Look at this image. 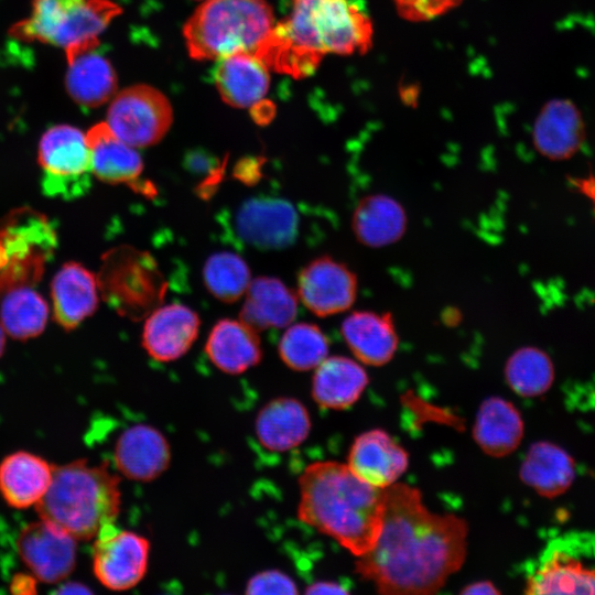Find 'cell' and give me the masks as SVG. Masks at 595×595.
<instances>
[{"label":"cell","instance_id":"obj_13","mask_svg":"<svg viewBox=\"0 0 595 595\" xmlns=\"http://www.w3.org/2000/svg\"><path fill=\"white\" fill-rule=\"evenodd\" d=\"M358 293L355 272L329 256L310 261L299 273L298 296L313 314L326 317L347 311Z\"/></svg>","mask_w":595,"mask_h":595},{"label":"cell","instance_id":"obj_29","mask_svg":"<svg viewBox=\"0 0 595 595\" xmlns=\"http://www.w3.org/2000/svg\"><path fill=\"white\" fill-rule=\"evenodd\" d=\"M91 155V172L100 181L110 184H134L143 170L138 151L120 140L107 122L91 127L86 133Z\"/></svg>","mask_w":595,"mask_h":595},{"label":"cell","instance_id":"obj_22","mask_svg":"<svg viewBox=\"0 0 595 595\" xmlns=\"http://www.w3.org/2000/svg\"><path fill=\"white\" fill-rule=\"evenodd\" d=\"M205 353L212 364L227 375H240L262 359L258 332L241 320L224 318L209 332Z\"/></svg>","mask_w":595,"mask_h":595},{"label":"cell","instance_id":"obj_27","mask_svg":"<svg viewBox=\"0 0 595 595\" xmlns=\"http://www.w3.org/2000/svg\"><path fill=\"white\" fill-rule=\"evenodd\" d=\"M369 382L365 368L345 356H327L312 379V398L317 405L344 410L358 401Z\"/></svg>","mask_w":595,"mask_h":595},{"label":"cell","instance_id":"obj_26","mask_svg":"<svg viewBox=\"0 0 595 595\" xmlns=\"http://www.w3.org/2000/svg\"><path fill=\"white\" fill-rule=\"evenodd\" d=\"M524 433L521 413L505 398L493 396L479 405L473 426V437L482 451L493 457H504L517 450Z\"/></svg>","mask_w":595,"mask_h":595},{"label":"cell","instance_id":"obj_35","mask_svg":"<svg viewBox=\"0 0 595 595\" xmlns=\"http://www.w3.org/2000/svg\"><path fill=\"white\" fill-rule=\"evenodd\" d=\"M251 280L248 264L234 252H215L208 257L203 267L206 289L224 303H234L245 295Z\"/></svg>","mask_w":595,"mask_h":595},{"label":"cell","instance_id":"obj_23","mask_svg":"<svg viewBox=\"0 0 595 595\" xmlns=\"http://www.w3.org/2000/svg\"><path fill=\"white\" fill-rule=\"evenodd\" d=\"M54 465L28 451L7 455L0 463V494L12 508L36 506L47 491Z\"/></svg>","mask_w":595,"mask_h":595},{"label":"cell","instance_id":"obj_36","mask_svg":"<svg viewBox=\"0 0 595 595\" xmlns=\"http://www.w3.org/2000/svg\"><path fill=\"white\" fill-rule=\"evenodd\" d=\"M463 0H393L398 13L411 22L435 19L457 7Z\"/></svg>","mask_w":595,"mask_h":595},{"label":"cell","instance_id":"obj_1","mask_svg":"<svg viewBox=\"0 0 595 595\" xmlns=\"http://www.w3.org/2000/svg\"><path fill=\"white\" fill-rule=\"evenodd\" d=\"M468 524L452 513L431 512L419 489L385 488L382 526L355 572L385 595H428L441 589L467 553Z\"/></svg>","mask_w":595,"mask_h":595},{"label":"cell","instance_id":"obj_7","mask_svg":"<svg viewBox=\"0 0 595 595\" xmlns=\"http://www.w3.org/2000/svg\"><path fill=\"white\" fill-rule=\"evenodd\" d=\"M42 190L46 196L72 199L90 186L91 155L86 134L68 126L46 130L39 143Z\"/></svg>","mask_w":595,"mask_h":595},{"label":"cell","instance_id":"obj_24","mask_svg":"<svg viewBox=\"0 0 595 595\" xmlns=\"http://www.w3.org/2000/svg\"><path fill=\"white\" fill-rule=\"evenodd\" d=\"M245 295L239 318L257 332L286 327L296 317L298 293L278 278L251 280Z\"/></svg>","mask_w":595,"mask_h":595},{"label":"cell","instance_id":"obj_32","mask_svg":"<svg viewBox=\"0 0 595 595\" xmlns=\"http://www.w3.org/2000/svg\"><path fill=\"white\" fill-rule=\"evenodd\" d=\"M48 306L31 288L11 290L0 305V323L14 339L25 340L40 335L46 325Z\"/></svg>","mask_w":595,"mask_h":595},{"label":"cell","instance_id":"obj_4","mask_svg":"<svg viewBox=\"0 0 595 595\" xmlns=\"http://www.w3.org/2000/svg\"><path fill=\"white\" fill-rule=\"evenodd\" d=\"M119 484L118 474L107 462L93 465L86 459H76L54 465L51 485L35 509L39 518L75 540H91L118 518L121 507Z\"/></svg>","mask_w":595,"mask_h":595},{"label":"cell","instance_id":"obj_9","mask_svg":"<svg viewBox=\"0 0 595 595\" xmlns=\"http://www.w3.org/2000/svg\"><path fill=\"white\" fill-rule=\"evenodd\" d=\"M575 536L551 542L526 580L527 594H595V555Z\"/></svg>","mask_w":595,"mask_h":595},{"label":"cell","instance_id":"obj_40","mask_svg":"<svg viewBox=\"0 0 595 595\" xmlns=\"http://www.w3.org/2000/svg\"><path fill=\"white\" fill-rule=\"evenodd\" d=\"M463 595H497L500 591L490 581H478L465 585L459 592Z\"/></svg>","mask_w":595,"mask_h":595},{"label":"cell","instance_id":"obj_10","mask_svg":"<svg viewBox=\"0 0 595 595\" xmlns=\"http://www.w3.org/2000/svg\"><path fill=\"white\" fill-rule=\"evenodd\" d=\"M110 291L118 309L129 317L148 316L162 302L167 283L147 251L121 248L111 259Z\"/></svg>","mask_w":595,"mask_h":595},{"label":"cell","instance_id":"obj_5","mask_svg":"<svg viewBox=\"0 0 595 595\" xmlns=\"http://www.w3.org/2000/svg\"><path fill=\"white\" fill-rule=\"evenodd\" d=\"M273 26V12L262 0H205L183 32L193 58L219 60L239 52L256 55Z\"/></svg>","mask_w":595,"mask_h":595},{"label":"cell","instance_id":"obj_11","mask_svg":"<svg viewBox=\"0 0 595 595\" xmlns=\"http://www.w3.org/2000/svg\"><path fill=\"white\" fill-rule=\"evenodd\" d=\"M150 559L149 540L133 531L105 526L93 545V572L108 589L122 592L145 576Z\"/></svg>","mask_w":595,"mask_h":595},{"label":"cell","instance_id":"obj_41","mask_svg":"<svg viewBox=\"0 0 595 595\" xmlns=\"http://www.w3.org/2000/svg\"><path fill=\"white\" fill-rule=\"evenodd\" d=\"M273 105L259 101L253 105L252 116L258 123H268L273 117Z\"/></svg>","mask_w":595,"mask_h":595},{"label":"cell","instance_id":"obj_19","mask_svg":"<svg viewBox=\"0 0 595 595\" xmlns=\"http://www.w3.org/2000/svg\"><path fill=\"white\" fill-rule=\"evenodd\" d=\"M346 345L354 356L369 366H383L394 356L399 337L391 313L354 311L340 326Z\"/></svg>","mask_w":595,"mask_h":595},{"label":"cell","instance_id":"obj_34","mask_svg":"<svg viewBox=\"0 0 595 595\" xmlns=\"http://www.w3.org/2000/svg\"><path fill=\"white\" fill-rule=\"evenodd\" d=\"M278 351L285 366L295 371L315 369L327 356L329 342L313 323H295L283 333Z\"/></svg>","mask_w":595,"mask_h":595},{"label":"cell","instance_id":"obj_16","mask_svg":"<svg viewBox=\"0 0 595 595\" xmlns=\"http://www.w3.org/2000/svg\"><path fill=\"white\" fill-rule=\"evenodd\" d=\"M113 462L126 478L148 483L169 468L171 447L160 430L139 423L127 428L117 439Z\"/></svg>","mask_w":595,"mask_h":595},{"label":"cell","instance_id":"obj_15","mask_svg":"<svg viewBox=\"0 0 595 595\" xmlns=\"http://www.w3.org/2000/svg\"><path fill=\"white\" fill-rule=\"evenodd\" d=\"M201 320L191 307L171 303L158 306L145 320L141 344L156 361L170 363L184 356L196 340Z\"/></svg>","mask_w":595,"mask_h":595},{"label":"cell","instance_id":"obj_30","mask_svg":"<svg viewBox=\"0 0 595 595\" xmlns=\"http://www.w3.org/2000/svg\"><path fill=\"white\" fill-rule=\"evenodd\" d=\"M351 228L361 245L370 248L386 247L404 235L407 214L396 198L386 194H371L356 205Z\"/></svg>","mask_w":595,"mask_h":595},{"label":"cell","instance_id":"obj_42","mask_svg":"<svg viewBox=\"0 0 595 595\" xmlns=\"http://www.w3.org/2000/svg\"><path fill=\"white\" fill-rule=\"evenodd\" d=\"M57 593H90L89 588L79 583H68L60 587Z\"/></svg>","mask_w":595,"mask_h":595},{"label":"cell","instance_id":"obj_12","mask_svg":"<svg viewBox=\"0 0 595 595\" xmlns=\"http://www.w3.org/2000/svg\"><path fill=\"white\" fill-rule=\"evenodd\" d=\"M300 214L288 201L255 197L237 209L232 229L238 239L258 250H281L300 236Z\"/></svg>","mask_w":595,"mask_h":595},{"label":"cell","instance_id":"obj_14","mask_svg":"<svg viewBox=\"0 0 595 595\" xmlns=\"http://www.w3.org/2000/svg\"><path fill=\"white\" fill-rule=\"evenodd\" d=\"M76 542L68 533L40 518L22 528L17 539V550L37 581L55 584L74 571Z\"/></svg>","mask_w":595,"mask_h":595},{"label":"cell","instance_id":"obj_25","mask_svg":"<svg viewBox=\"0 0 595 595\" xmlns=\"http://www.w3.org/2000/svg\"><path fill=\"white\" fill-rule=\"evenodd\" d=\"M214 80L223 100L237 108L259 102L270 82L268 66L257 55L247 52L219 58Z\"/></svg>","mask_w":595,"mask_h":595},{"label":"cell","instance_id":"obj_28","mask_svg":"<svg viewBox=\"0 0 595 595\" xmlns=\"http://www.w3.org/2000/svg\"><path fill=\"white\" fill-rule=\"evenodd\" d=\"M522 483L545 498L564 494L575 478L573 457L560 445L538 441L528 448L519 469Z\"/></svg>","mask_w":595,"mask_h":595},{"label":"cell","instance_id":"obj_3","mask_svg":"<svg viewBox=\"0 0 595 595\" xmlns=\"http://www.w3.org/2000/svg\"><path fill=\"white\" fill-rule=\"evenodd\" d=\"M299 519L356 558L375 545L382 526L385 488L359 478L347 464L320 461L299 478Z\"/></svg>","mask_w":595,"mask_h":595},{"label":"cell","instance_id":"obj_18","mask_svg":"<svg viewBox=\"0 0 595 595\" xmlns=\"http://www.w3.org/2000/svg\"><path fill=\"white\" fill-rule=\"evenodd\" d=\"M585 139L581 109L566 98L549 100L541 108L532 130L536 149L551 160H564L575 154Z\"/></svg>","mask_w":595,"mask_h":595},{"label":"cell","instance_id":"obj_6","mask_svg":"<svg viewBox=\"0 0 595 595\" xmlns=\"http://www.w3.org/2000/svg\"><path fill=\"white\" fill-rule=\"evenodd\" d=\"M121 8L111 0H33L29 18L10 30L24 41L62 47L67 62L94 50L98 36Z\"/></svg>","mask_w":595,"mask_h":595},{"label":"cell","instance_id":"obj_43","mask_svg":"<svg viewBox=\"0 0 595 595\" xmlns=\"http://www.w3.org/2000/svg\"><path fill=\"white\" fill-rule=\"evenodd\" d=\"M4 329L0 323V357L2 356L3 354V350H4V346H6V335H4Z\"/></svg>","mask_w":595,"mask_h":595},{"label":"cell","instance_id":"obj_8","mask_svg":"<svg viewBox=\"0 0 595 595\" xmlns=\"http://www.w3.org/2000/svg\"><path fill=\"white\" fill-rule=\"evenodd\" d=\"M173 120L169 99L149 85H133L115 95L108 111L107 125L123 142L133 148L158 143Z\"/></svg>","mask_w":595,"mask_h":595},{"label":"cell","instance_id":"obj_37","mask_svg":"<svg viewBox=\"0 0 595 595\" xmlns=\"http://www.w3.org/2000/svg\"><path fill=\"white\" fill-rule=\"evenodd\" d=\"M247 594H298L295 582L284 572L271 569L258 572L246 585Z\"/></svg>","mask_w":595,"mask_h":595},{"label":"cell","instance_id":"obj_21","mask_svg":"<svg viewBox=\"0 0 595 595\" xmlns=\"http://www.w3.org/2000/svg\"><path fill=\"white\" fill-rule=\"evenodd\" d=\"M51 292L54 320L66 331L76 328L98 306L97 279L77 262H67L57 271Z\"/></svg>","mask_w":595,"mask_h":595},{"label":"cell","instance_id":"obj_20","mask_svg":"<svg viewBox=\"0 0 595 595\" xmlns=\"http://www.w3.org/2000/svg\"><path fill=\"white\" fill-rule=\"evenodd\" d=\"M311 416L295 398L279 397L266 403L256 416L255 431L260 445L271 452H288L310 435Z\"/></svg>","mask_w":595,"mask_h":595},{"label":"cell","instance_id":"obj_2","mask_svg":"<svg viewBox=\"0 0 595 595\" xmlns=\"http://www.w3.org/2000/svg\"><path fill=\"white\" fill-rule=\"evenodd\" d=\"M374 26L361 0H291L288 18L273 26L257 56L277 72L312 75L328 54H365Z\"/></svg>","mask_w":595,"mask_h":595},{"label":"cell","instance_id":"obj_39","mask_svg":"<svg viewBox=\"0 0 595 595\" xmlns=\"http://www.w3.org/2000/svg\"><path fill=\"white\" fill-rule=\"evenodd\" d=\"M306 594H348L349 591L345 588L339 583L336 582H329V581H322L316 582L305 589Z\"/></svg>","mask_w":595,"mask_h":595},{"label":"cell","instance_id":"obj_17","mask_svg":"<svg viewBox=\"0 0 595 595\" xmlns=\"http://www.w3.org/2000/svg\"><path fill=\"white\" fill-rule=\"evenodd\" d=\"M347 465L368 484L387 488L407 470L409 455L386 431L374 429L354 440Z\"/></svg>","mask_w":595,"mask_h":595},{"label":"cell","instance_id":"obj_31","mask_svg":"<svg viewBox=\"0 0 595 595\" xmlns=\"http://www.w3.org/2000/svg\"><path fill=\"white\" fill-rule=\"evenodd\" d=\"M68 63L65 87L71 98L88 108L107 102L116 93L117 76L107 58L94 50L84 52Z\"/></svg>","mask_w":595,"mask_h":595},{"label":"cell","instance_id":"obj_38","mask_svg":"<svg viewBox=\"0 0 595 595\" xmlns=\"http://www.w3.org/2000/svg\"><path fill=\"white\" fill-rule=\"evenodd\" d=\"M36 581L32 574L19 573L11 580L10 591L13 594H34L36 592Z\"/></svg>","mask_w":595,"mask_h":595},{"label":"cell","instance_id":"obj_33","mask_svg":"<svg viewBox=\"0 0 595 595\" xmlns=\"http://www.w3.org/2000/svg\"><path fill=\"white\" fill-rule=\"evenodd\" d=\"M505 379L520 397L534 398L545 393L554 380L550 357L537 347L515 350L505 365Z\"/></svg>","mask_w":595,"mask_h":595}]
</instances>
